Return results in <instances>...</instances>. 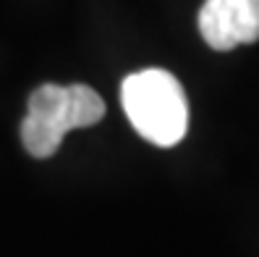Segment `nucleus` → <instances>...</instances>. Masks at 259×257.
<instances>
[{"instance_id": "1", "label": "nucleus", "mask_w": 259, "mask_h": 257, "mask_svg": "<svg viewBox=\"0 0 259 257\" xmlns=\"http://www.w3.org/2000/svg\"><path fill=\"white\" fill-rule=\"evenodd\" d=\"M120 105L139 137L157 147H173L186 137L189 102L181 82L165 68H144L123 79Z\"/></svg>"}, {"instance_id": "2", "label": "nucleus", "mask_w": 259, "mask_h": 257, "mask_svg": "<svg viewBox=\"0 0 259 257\" xmlns=\"http://www.w3.org/2000/svg\"><path fill=\"white\" fill-rule=\"evenodd\" d=\"M105 116L102 97L87 84H42L29 97L21 142L32 158H50L71 129L95 126Z\"/></svg>"}, {"instance_id": "3", "label": "nucleus", "mask_w": 259, "mask_h": 257, "mask_svg": "<svg viewBox=\"0 0 259 257\" xmlns=\"http://www.w3.org/2000/svg\"><path fill=\"white\" fill-rule=\"evenodd\" d=\"M199 32L212 50H233L259 40V0H204Z\"/></svg>"}]
</instances>
